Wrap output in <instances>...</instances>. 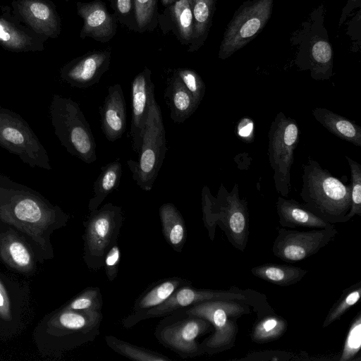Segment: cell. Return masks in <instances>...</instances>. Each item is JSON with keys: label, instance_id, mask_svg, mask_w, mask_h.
I'll return each mask as SVG.
<instances>
[{"label": "cell", "instance_id": "obj_1", "mask_svg": "<svg viewBox=\"0 0 361 361\" xmlns=\"http://www.w3.org/2000/svg\"><path fill=\"white\" fill-rule=\"evenodd\" d=\"M302 178L300 195L307 209L333 224L349 221L351 184L345 185L310 157L303 165Z\"/></svg>", "mask_w": 361, "mask_h": 361}, {"label": "cell", "instance_id": "obj_2", "mask_svg": "<svg viewBox=\"0 0 361 361\" xmlns=\"http://www.w3.org/2000/svg\"><path fill=\"white\" fill-rule=\"evenodd\" d=\"M201 196L202 220L210 240H214L219 226L228 242L243 252L249 238V211L247 201L240 198L238 183L231 192L221 184L216 197L204 185Z\"/></svg>", "mask_w": 361, "mask_h": 361}, {"label": "cell", "instance_id": "obj_3", "mask_svg": "<svg viewBox=\"0 0 361 361\" xmlns=\"http://www.w3.org/2000/svg\"><path fill=\"white\" fill-rule=\"evenodd\" d=\"M50 114L55 134L66 150L86 164L94 162L95 140L78 104L56 94L50 106Z\"/></svg>", "mask_w": 361, "mask_h": 361}, {"label": "cell", "instance_id": "obj_4", "mask_svg": "<svg viewBox=\"0 0 361 361\" xmlns=\"http://www.w3.org/2000/svg\"><path fill=\"white\" fill-rule=\"evenodd\" d=\"M183 310L188 314L202 317L211 323L214 333L200 343L204 353L210 355L234 346L238 332L237 320L251 312L250 305L231 300L207 301Z\"/></svg>", "mask_w": 361, "mask_h": 361}, {"label": "cell", "instance_id": "obj_5", "mask_svg": "<svg viewBox=\"0 0 361 361\" xmlns=\"http://www.w3.org/2000/svg\"><path fill=\"white\" fill-rule=\"evenodd\" d=\"M166 151V137L162 114L154 97L143 132L138 159L127 161L133 179L142 190H152Z\"/></svg>", "mask_w": 361, "mask_h": 361}, {"label": "cell", "instance_id": "obj_6", "mask_svg": "<svg viewBox=\"0 0 361 361\" xmlns=\"http://www.w3.org/2000/svg\"><path fill=\"white\" fill-rule=\"evenodd\" d=\"M214 300L245 303L252 307L257 315L272 310L264 294L250 288L231 287L228 290H211L194 288L189 284L178 288L164 303L147 312L142 320L165 317L181 309Z\"/></svg>", "mask_w": 361, "mask_h": 361}, {"label": "cell", "instance_id": "obj_7", "mask_svg": "<svg viewBox=\"0 0 361 361\" xmlns=\"http://www.w3.org/2000/svg\"><path fill=\"white\" fill-rule=\"evenodd\" d=\"M123 221L122 207L111 202L90 212L83 223V259L91 271H97L104 266V256L117 243Z\"/></svg>", "mask_w": 361, "mask_h": 361}, {"label": "cell", "instance_id": "obj_8", "mask_svg": "<svg viewBox=\"0 0 361 361\" xmlns=\"http://www.w3.org/2000/svg\"><path fill=\"white\" fill-rule=\"evenodd\" d=\"M164 317L154 331L156 338L162 345L182 358L204 354L197 339L211 330L212 326L208 320L188 314L183 309Z\"/></svg>", "mask_w": 361, "mask_h": 361}, {"label": "cell", "instance_id": "obj_9", "mask_svg": "<svg viewBox=\"0 0 361 361\" xmlns=\"http://www.w3.org/2000/svg\"><path fill=\"white\" fill-rule=\"evenodd\" d=\"M300 131L295 119L279 112L268 133L269 160L274 170L275 188L286 197L290 189V168L294 151L300 140Z\"/></svg>", "mask_w": 361, "mask_h": 361}, {"label": "cell", "instance_id": "obj_10", "mask_svg": "<svg viewBox=\"0 0 361 361\" xmlns=\"http://www.w3.org/2000/svg\"><path fill=\"white\" fill-rule=\"evenodd\" d=\"M0 146L32 167L51 169L45 149L18 114L0 107Z\"/></svg>", "mask_w": 361, "mask_h": 361}, {"label": "cell", "instance_id": "obj_11", "mask_svg": "<svg viewBox=\"0 0 361 361\" xmlns=\"http://www.w3.org/2000/svg\"><path fill=\"white\" fill-rule=\"evenodd\" d=\"M273 0H255L245 6L225 32L219 57L225 59L244 47L264 27L269 18Z\"/></svg>", "mask_w": 361, "mask_h": 361}, {"label": "cell", "instance_id": "obj_12", "mask_svg": "<svg viewBox=\"0 0 361 361\" xmlns=\"http://www.w3.org/2000/svg\"><path fill=\"white\" fill-rule=\"evenodd\" d=\"M336 234L335 228L310 231L279 228L272 252L284 262H299L318 252L331 242Z\"/></svg>", "mask_w": 361, "mask_h": 361}, {"label": "cell", "instance_id": "obj_13", "mask_svg": "<svg viewBox=\"0 0 361 361\" xmlns=\"http://www.w3.org/2000/svg\"><path fill=\"white\" fill-rule=\"evenodd\" d=\"M11 13L23 25L39 35L56 39L61 32V20L51 0H13Z\"/></svg>", "mask_w": 361, "mask_h": 361}, {"label": "cell", "instance_id": "obj_14", "mask_svg": "<svg viewBox=\"0 0 361 361\" xmlns=\"http://www.w3.org/2000/svg\"><path fill=\"white\" fill-rule=\"evenodd\" d=\"M152 71L145 67L131 82V122L130 137L132 149L138 153L152 99L155 97Z\"/></svg>", "mask_w": 361, "mask_h": 361}, {"label": "cell", "instance_id": "obj_15", "mask_svg": "<svg viewBox=\"0 0 361 361\" xmlns=\"http://www.w3.org/2000/svg\"><path fill=\"white\" fill-rule=\"evenodd\" d=\"M109 49L94 50L66 63L61 69V78L71 87L87 88L99 82L111 63Z\"/></svg>", "mask_w": 361, "mask_h": 361}, {"label": "cell", "instance_id": "obj_16", "mask_svg": "<svg viewBox=\"0 0 361 361\" xmlns=\"http://www.w3.org/2000/svg\"><path fill=\"white\" fill-rule=\"evenodd\" d=\"M47 39L20 23L12 14L10 6L1 8L0 46L5 50L17 53L42 51Z\"/></svg>", "mask_w": 361, "mask_h": 361}, {"label": "cell", "instance_id": "obj_17", "mask_svg": "<svg viewBox=\"0 0 361 361\" xmlns=\"http://www.w3.org/2000/svg\"><path fill=\"white\" fill-rule=\"evenodd\" d=\"M78 15L83 20L80 37H90L99 42L111 40L116 34L118 20L101 0L76 3Z\"/></svg>", "mask_w": 361, "mask_h": 361}, {"label": "cell", "instance_id": "obj_18", "mask_svg": "<svg viewBox=\"0 0 361 361\" xmlns=\"http://www.w3.org/2000/svg\"><path fill=\"white\" fill-rule=\"evenodd\" d=\"M191 284L187 279L174 276L153 283L135 301L130 314L121 320L125 329H130L142 320L147 312L167 300L180 287Z\"/></svg>", "mask_w": 361, "mask_h": 361}, {"label": "cell", "instance_id": "obj_19", "mask_svg": "<svg viewBox=\"0 0 361 361\" xmlns=\"http://www.w3.org/2000/svg\"><path fill=\"white\" fill-rule=\"evenodd\" d=\"M101 128L106 138L114 142L121 138L126 129L127 111L122 87L114 84L108 87L103 105L99 108Z\"/></svg>", "mask_w": 361, "mask_h": 361}, {"label": "cell", "instance_id": "obj_20", "mask_svg": "<svg viewBox=\"0 0 361 361\" xmlns=\"http://www.w3.org/2000/svg\"><path fill=\"white\" fill-rule=\"evenodd\" d=\"M158 26L163 35L171 32L183 45L189 46L194 32L193 17L188 0H177L158 15Z\"/></svg>", "mask_w": 361, "mask_h": 361}, {"label": "cell", "instance_id": "obj_21", "mask_svg": "<svg viewBox=\"0 0 361 361\" xmlns=\"http://www.w3.org/2000/svg\"><path fill=\"white\" fill-rule=\"evenodd\" d=\"M276 206L279 222L281 226L316 229L335 228L333 224L317 216L307 209L302 204L293 199H286L280 196L277 199Z\"/></svg>", "mask_w": 361, "mask_h": 361}, {"label": "cell", "instance_id": "obj_22", "mask_svg": "<svg viewBox=\"0 0 361 361\" xmlns=\"http://www.w3.org/2000/svg\"><path fill=\"white\" fill-rule=\"evenodd\" d=\"M164 99L170 109V118L174 123H183L198 107L191 94L174 72L167 80Z\"/></svg>", "mask_w": 361, "mask_h": 361}, {"label": "cell", "instance_id": "obj_23", "mask_svg": "<svg viewBox=\"0 0 361 361\" xmlns=\"http://www.w3.org/2000/svg\"><path fill=\"white\" fill-rule=\"evenodd\" d=\"M312 115L331 133L355 146H361V127L355 122L324 108H314Z\"/></svg>", "mask_w": 361, "mask_h": 361}, {"label": "cell", "instance_id": "obj_24", "mask_svg": "<svg viewBox=\"0 0 361 361\" xmlns=\"http://www.w3.org/2000/svg\"><path fill=\"white\" fill-rule=\"evenodd\" d=\"M159 214L165 240L176 252H181L187 237L183 216L176 207L170 202L160 206Z\"/></svg>", "mask_w": 361, "mask_h": 361}, {"label": "cell", "instance_id": "obj_25", "mask_svg": "<svg viewBox=\"0 0 361 361\" xmlns=\"http://www.w3.org/2000/svg\"><path fill=\"white\" fill-rule=\"evenodd\" d=\"M256 277L279 286H288L302 280L307 270L288 264L267 263L251 269Z\"/></svg>", "mask_w": 361, "mask_h": 361}, {"label": "cell", "instance_id": "obj_26", "mask_svg": "<svg viewBox=\"0 0 361 361\" xmlns=\"http://www.w3.org/2000/svg\"><path fill=\"white\" fill-rule=\"evenodd\" d=\"M193 17L194 32L191 44L188 51H197L204 44L214 11L216 0H188Z\"/></svg>", "mask_w": 361, "mask_h": 361}, {"label": "cell", "instance_id": "obj_27", "mask_svg": "<svg viewBox=\"0 0 361 361\" xmlns=\"http://www.w3.org/2000/svg\"><path fill=\"white\" fill-rule=\"evenodd\" d=\"M122 165L115 160L101 168V172L93 185V197L88 203L90 212L99 208L104 199L116 190L121 181Z\"/></svg>", "mask_w": 361, "mask_h": 361}, {"label": "cell", "instance_id": "obj_28", "mask_svg": "<svg viewBox=\"0 0 361 361\" xmlns=\"http://www.w3.org/2000/svg\"><path fill=\"white\" fill-rule=\"evenodd\" d=\"M288 329V322L274 310L257 315L250 334L252 342L267 343L280 338Z\"/></svg>", "mask_w": 361, "mask_h": 361}, {"label": "cell", "instance_id": "obj_29", "mask_svg": "<svg viewBox=\"0 0 361 361\" xmlns=\"http://www.w3.org/2000/svg\"><path fill=\"white\" fill-rule=\"evenodd\" d=\"M104 340L114 351L133 360L171 361V358L161 353L135 345L111 335L105 336Z\"/></svg>", "mask_w": 361, "mask_h": 361}, {"label": "cell", "instance_id": "obj_30", "mask_svg": "<svg viewBox=\"0 0 361 361\" xmlns=\"http://www.w3.org/2000/svg\"><path fill=\"white\" fill-rule=\"evenodd\" d=\"M361 295V282L345 289L338 300L332 305L323 322L322 327L326 328L339 319L343 314L355 305Z\"/></svg>", "mask_w": 361, "mask_h": 361}, {"label": "cell", "instance_id": "obj_31", "mask_svg": "<svg viewBox=\"0 0 361 361\" xmlns=\"http://www.w3.org/2000/svg\"><path fill=\"white\" fill-rule=\"evenodd\" d=\"M159 0H135L137 32H153L158 26Z\"/></svg>", "mask_w": 361, "mask_h": 361}, {"label": "cell", "instance_id": "obj_32", "mask_svg": "<svg viewBox=\"0 0 361 361\" xmlns=\"http://www.w3.org/2000/svg\"><path fill=\"white\" fill-rule=\"evenodd\" d=\"M103 300L98 287H87L73 298L64 309L78 312L101 311Z\"/></svg>", "mask_w": 361, "mask_h": 361}, {"label": "cell", "instance_id": "obj_33", "mask_svg": "<svg viewBox=\"0 0 361 361\" xmlns=\"http://www.w3.org/2000/svg\"><path fill=\"white\" fill-rule=\"evenodd\" d=\"M361 348V312L353 319L344 341L340 361L355 360Z\"/></svg>", "mask_w": 361, "mask_h": 361}, {"label": "cell", "instance_id": "obj_34", "mask_svg": "<svg viewBox=\"0 0 361 361\" xmlns=\"http://www.w3.org/2000/svg\"><path fill=\"white\" fill-rule=\"evenodd\" d=\"M173 72L180 78L199 106L206 90L205 84L200 75L195 71L186 68H179Z\"/></svg>", "mask_w": 361, "mask_h": 361}, {"label": "cell", "instance_id": "obj_35", "mask_svg": "<svg viewBox=\"0 0 361 361\" xmlns=\"http://www.w3.org/2000/svg\"><path fill=\"white\" fill-rule=\"evenodd\" d=\"M351 176V206L348 214L350 220L355 215L361 216V165L345 156Z\"/></svg>", "mask_w": 361, "mask_h": 361}, {"label": "cell", "instance_id": "obj_36", "mask_svg": "<svg viewBox=\"0 0 361 361\" xmlns=\"http://www.w3.org/2000/svg\"><path fill=\"white\" fill-rule=\"evenodd\" d=\"M13 213L19 220L31 224L40 221L44 214L38 201L29 197H20L16 202Z\"/></svg>", "mask_w": 361, "mask_h": 361}, {"label": "cell", "instance_id": "obj_37", "mask_svg": "<svg viewBox=\"0 0 361 361\" xmlns=\"http://www.w3.org/2000/svg\"><path fill=\"white\" fill-rule=\"evenodd\" d=\"M118 23L130 30L137 32L135 0H109Z\"/></svg>", "mask_w": 361, "mask_h": 361}, {"label": "cell", "instance_id": "obj_38", "mask_svg": "<svg viewBox=\"0 0 361 361\" xmlns=\"http://www.w3.org/2000/svg\"><path fill=\"white\" fill-rule=\"evenodd\" d=\"M5 251L12 264L20 269H27L31 265V255L25 245L18 240H9Z\"/></svg>", "mask_w": 361, "mask_h": 361}, {"label": "cell", "instance_id": "obj_39", "mask_svg": "<svg viewBox=\"0 0 361 361\" xmlns=\"http://www.w3.org/2000/svg\"><path fill=\"white\" fill-rule=\"evenodd\" d=\"M121 257V250L117 243L109 249L104 256L103 267H104L106 277L110 282L117 277Z\"/></svg>", "mask_w": 361, "mask_h": 361}, {"label": "cell", "instance_id": "obj_40", "mask_svg": "<svg viewBox=\"0 0 361 361\" xmlns=\"http://www.w3.org/2000/svg\"><path fill=\"white\" fill-rule=\"evenodd\" d=\"M237 135L245 142H252L255 138L254 121L248 118L244 117L240 120L236 126Z\"/></svg>", "mask_w": 361, "mask_h": 361}, {"label": "cell", "instance_id": "obj_41", "mask_svg": "<svg viewBox=\"0 0 361 361\" xmlns=\"http://www.w3.org/2000/svg\"><path fill=\"white\" fill-rule=\"evenodd\" d=\"M0 315L7 319L10 315L9 301L6 290L0 282Z\"/></svg>", "mask_w": 361, "mask_h": 361}, {"label": "cell", "instance_id": "obj_42", "mask_svg": "<svg viewBox=\"0 0 361 361\" xmlns=\"http://www.w3.org/2000/svg\"><path fill=\"white\" fill-rule=\"evenodd\" d=\"M161 2V4L164 6V7H166L174 2H176L177 0H160Z\"/></svg>", "mask_w": 361, "mask_h": 361}, {"label": "cell", "instance_id": "obj_43", "mask_svg": "<svg viewBox=\"0 0 361 361\" xmlns=\"http://www.w3.org/2000/svg\"><path fill=\"white\" fill-rule=\"evenodd\" d=\"M65 1H69L70 0H64Z\"/></svg>", "mask_w": 361, "mask_h": 361}]
</instances>
